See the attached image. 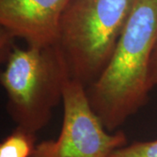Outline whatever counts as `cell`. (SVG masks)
Instances as JSON below:
<instances>
[{"label":"cell","instance_id":"cell-1","mask_svg":"<svg viewBox=\"0 0 157 157\" xmlns=\"http://www.w3.org/2000/svg\"><path fill=\"white\" fill-rule=\"evenodd\" d=\"M157 44V0H134L112 59L86 94L105 128L113 131L146 103Z\"/></svg>","mask_w":157,"mask_h":157},{"label":"cell","instance_id":"cell-2","mask_svg":"<svg viewBox=\"0 0 157 157\" xmlns=\"http://www.w3.org/2000/svg\"><path fill=\"white\" fill-rule=\"evenodd\" d=\"M13 39L1 30V54L6 63L1 84L8 98V111L17 128L36 134L49 122L72 77L56 44L21 48L12 43Z\"/></svg>","mask_w":157,"mask_h":157},{"label":"cell","instance_id":"cell-3","mask_svg":"<svg viewBox=\"0 0 157 157\" xmlns=\"http://www.w3.org/2000/svg\"><path fill=\"white\" fill-rule=\"evenodd\" d=\"M134 0H71L62 15L56 45L70 74L87 88L109 64Z\"/></svg>","mask_w":157,"mask_h":157},{"label":"cell","instance_id":"cell-4","mask_svg":"<svg viewBox=\"0 0 157 157\" xmlns=\"http://www.w3.org/2000/svg\"><path fill=\"white\" fill-rule=\"evenodd\" d=\"M64 117L57 140L35 146L30 157H109L127 146L121 131L108 133L91 106L86 89L71 78L63 92Z\"/></svg>","mask_w":157,"mask_h":157},{"label":"cell","instance_id":"cell-5","mask_svg":"<svg viewBox=\"0 0 157 157\" xmlns=\"http://www.w3.org/2000/svg\"><path fill=\"white\" fill-rule=\"evenodd\" d=\"M71 0H0V24L28 45H55L62 15Z\"/></svg>","mask_w":157,"mask_h":157},{"label":"cell","instance_id":"cell-6","mask_svg":"<svg viewBox=\"0 0 157 157\" xmlns=\"http://www.w3.org/2000/svg\"><path fill=\"white\" fill-rule=\"evenodd\" d=\"M34 141L35 134L17 128L0 145V157H30L35 147Z\"/></svg>","mask_w":157,"mask_h":157},{"label":"cell","instance_id":"cell-7","mask_svg":"<svg viewBox=\"0 0 157 157\" xmlns=\"http://www.w3.org/2000/svg\"><path fill=\"white\" fill-rule=\"evenodd\" d=\"M109 157H157V140L134 142L115 150Z\"/></svg>","mask_w":157,"mask_h":157},{"label":"cell","instance_id":"cell-8","mask_svg":"<svg viewBox=\"0 0 157 157\" xmlns=\"http://www.w3.org/2000/svg\"><path fill=\"white\" fill-rule=\"evenodd\" d=\"M149 82L152 88L157 86V44L152 54L149 67Z\"/></svg>","mask_w":157,"mask_h":157}]
</instances>
